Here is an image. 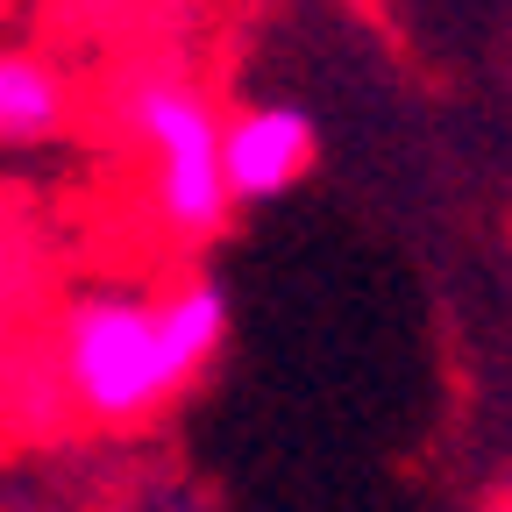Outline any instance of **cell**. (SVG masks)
<instances>
[{"label": "cell", "instance_id": "277c9868", "mask_svg": "<svg viewBox=\"0 0 512 512\" xmlns=\"http://www.w3.org/2000/svg\"><path fill=\"white\" fill-rule=\"evenodd\" d=\"M64 114H72V93H64V72L29 50L0 57V136L15 150H36L50 136H64Z\"/></svg>", "mask_w": 512, "mask_h": 512}, {"label": "cell", "instance_id": "7a4b0ae2", "mask_svg": "<svg viewBox=\"0 0 512 512\" xmlns=\"http://www.w3.org/2000/svg\"><path fill=\"white\" fill-rule=\"evenodd\" d=\"M121 128L143 157V178H150V214L164 221V235L178 242H214L228 228V214L242 207L235 185H228V157H221V136L228 121L214 114V100L192 86L185 72H136L121 86Z\"/></svg>", "mask_w": 512, "mask_h": 512}, {"label": "cell", "instance_id": "5b68a950", "mask_svg": "<svg viewBox=\"0 0 512 512\" xmlns=\"http://www.w3.org/2000/svg\"><path fill=\"white\" fill-rule=\"evenodd\" d=\"M505 512H512V505H505Z\"/></svg>", "mask_w": 512, "mask_h": 512}, {"label": "cell", "instance_id": "6da1fadb", "mask_svg": "<svg viewBox=\"0 0 512 512\" xmlns=\"http://www.w3.org/2000/svg\"><path fill=\"white\" fill-rule=\"evenodd\" d=\"M228 335V292L214 278H185L164 299L93 292L72 299L50 328V384L93 427H136L200 384Z\"/></svg>", "mask_w": 512, "mask_h": 512}, {"label": "cell", "instance_id": "3957f363", "mask_svg": "<svg viewBox=\"0 0 512 512\" xmlns=\"http://www.w3.org/2000/svg\"><path fill=\"white\" fill-rule=\"evenodd\" d=\"M221 157H228V185L235 200L256 207V200H278V192H292L313 157H320V136L313 121L285 100H256V107H235L228 114V136H221Z\"/></svg>", "mask_w": 512, "mask_h": 512}]
</instances>
